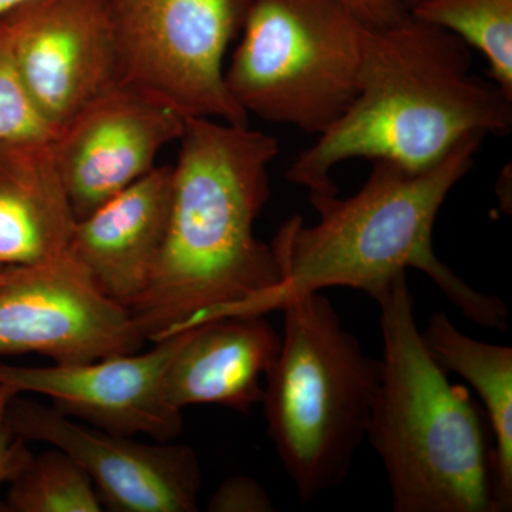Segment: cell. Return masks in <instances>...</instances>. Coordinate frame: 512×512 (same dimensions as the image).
Listing matches in <instances>:
<instances>
[{
    "label": "cell",
    "mask_w": 512,
    "mask_h": 512,
    "mask_svg": "<svg viewBox=\"0 0 512 512\" xmlns=\"http://www.w3.org/2000/svg\"><path fill=\"white\" fill-rule=\"evenodd\" d=\"M178 141L163 251L128 308L151 343L208 320L261 316L281 284L271 245L254 231L271 197L278 140L248 124L185 117Z\"/></svg>",
    "instance_id": "cell-1"
},
{
    "label": "cell",
    "mask_w": 512,
    "mask_h": 512,
    "mask_svg": "<svg viewBox=\"0 0 512 512\" xmlns=\"http://www.w3.org/2000/svg\"><path fill=\"white\" fill-rule=\"evenodd\" d=\"M470 49L454 33L410 13L393 25L366 26L355 99L296 157L288 180L309 195L335 194L330 174L350 158L421 171L463 138L507 134L512 97L471 72Z\"/></svg>",
    "instance_id": "cell-2"
},
{
    "label": "cell",
    "mask_w": 512,
    "mask_h": 512,
    "mask_svg": "<svg viewBox=\"0 0 512 512\" xmlns=\"http://www.w3.org/2000/svg\"><path fill=\"white\" fill-rule=\"evenodd\" d=\"M485 136L463 138L426 170L375 160L357 194L309 195L319 221H286L271 247L281 284L261 306V316L281 308L293 293L346 286L379 298L407 269H419L447 299L481 328H508L500 298L470 288L433 249L437 215L454 185L473 168Z\"/></svg>",
    "instance_id": "cell-3"
},
{
    "label": "cell",
    "mask_w": 512,
    "mask_h": 512,
    "mask_svg": "<svg viewBox=\"0 0 512 512\" xmlns=\"http://www.w3.org/2000/svg\"><path fill=\"white\" fill-rule=\"evenodd\" d=\"M383 357L366 439L396 512H503L487 414L448 382L417 328L406 275L376 299Z\"/></svg>",
    "instance_id": "cell-4"
},
{
    "label": "cell",
    "mask_w": 512,
    "mask_h": 512,
    "mask_svg": "<svg viewBox=\"0 0 512 512\" xmlns=\"http://www.w3.org/2000/svg\"><path fill=\"white\" fill-rule=\"evenodd\" d=\"M279 309L284 335L261 404L276 453L306 504L348 477L369 429L380 362L320 292L293 293Z\"/></svg>",
    "instance_id": "cell-5"
},
{
    "label": "cell",
    "mask_w": 512,
    "mask_h": 512,
    "mask_svg": "<svg viewBox=\"0 0 512 512\" xmlns=\"http://www.w3.org/2000/svg\"><path fill=\"white\" fill-rule=\"evenodd\" d=\"M365 28L340 0H252L228 92L248 116L319 136L355 99Z\"/></svg>",
    "instance_id": "cell-6"
},
{
    "label": "cell",
    "mask_w": 512,
    "mask_h": 512,
    "mask_svg": "<svg viewBox=\"0 0 512 512\" xmlns=\"http://www.w3.org/2000/svg\"><path fill=\"white\" fill-rule=\"evenodd\" d=\"M121 82L184 117L248 124L224 79V59L252 0H107Z\"/></svg>",
    "instance_id": "cell-7"
},
{
    "label": "cell",
    "mask_w": 512,
    "mask_h": 512,
    "mask_svg": "<svg viewBox=\"0 0 512 512\" xmlns=\"http://www.w3.org/2000/svg\"><path fill=\"white\" fill-rule=\"evenodd\" d=\"M144 343L130 309L101 291L70 249L18 266L0 288V357L37 353L74 365L133 355Z\"/></svg>",
    "instance_id": "cell-8"
},
{
    "label": "cell",
    "mask_w": 512,
    "mask_h": 512,
    "mask_svg": "<svg viewBox=\"0 0 512 512\" xmlns=\"http://www.w3.org/2000/svg\"><path fill=\"white\" fill-rule=\"evenodd\" d=\"M0 42L55 134L121 82L107 0H26L0 15Z\"/></svg>",
    "instance_id": "cell-9"
},
{
    "label": "cell",
    "mask_w": 512,
    "mask_h": 512,
    "mask_svg": "<svg viewBox=\"0 0 512 512\" xmlns=\"http://www.w3.org/2000/svg\"><path fill=\"white\" fill-rule=\"evenodd\" d=\"M6 427L29 443L59 448L92 478L101 504L114 512H195L201 491L197 454L184 444H146L83 426L35 400H10Z\"/></svg>",
    "instance_id": "cell-10"
},
{
    "label": "cell",
    "mask_w": 512,
    "mask_h": 512,
    "mask_svg": "<svg viewBox=\"0 0 512 512\" xmlns=\"http://www.w3.org/2000/svg\"><path fill=\"white\" fill-rule=\"evenodd\" d=\"M184 123L164 101L120 82L64 124L53 146L76 221L154 170Z\"/></svg>",
    "instance_id": "cell-11"
},
{
    "label": "cell",
    "mask_w": 512,
    "mask_h": 512,
    "mask_svg": "<svg viewBox=\"0 0 512 512\" xmlns=\"http://www.w3.org/2000/svg\"><path fill=\"white\" fill-rule=\"evenodd\" d=\"M178 342L180 332L154 342L148 352L74 365L0 363V383L18 393L49 397L59 412L90 426L168 443L183 429L181 412L168 406L163 393L165 367Z\"/></svg>",
    "instance_id": "cell-12"
},
{
    "label": "cell",
    "mask_w": 512,
    "mask_h": 512,
    "mask_svg": "<svg viewBox=\"0 0 512 512\" xmlns=\"http://www.w3.org/2000/svg\"><path fill=\"white\" fill-rule=\"evenodd\" d=\"M173 165L156 167L77 220L70 252L97 286L130 308L156 272L170 218Z\"/></svg>",
    "instance_id": "cell-13"
},
{
    "label": "cell",
    "mask_w": 512,
    "mask_h": 512,
    "mask_svg": "<svg viewBox=\"0 0 512 512\" xmlns=\"http://www.w3.org/2000/svg\"><path fill=\"white\" fill-rule=\"evenodd\" d=\"M279 348L281 336L262 316H231L180 330L165 367V402L178 412L194 404L248 412L264 400L261 382Z\"/></svg>",
    "instance_id": "cell-14"
},
{
    "label": "cell",
    "mask_w": 512,
    "mask_h": 512,
    "mask_svg": "<svg viewBox=\"0 0 512 512\" xmlns=\"http://www.w3.org/2000/svg\"><path fill=\"white\" fill-rule=\"evenodd\" d=\"M74 224L53 138H0V265L63 254Z\"/></svg>",
    "instance_id": "cell-15"
},
{
    "label": "cell",
    "mask_w": 512,
    "mask_h": 512,
    "mask_svg": "<svg viewBox=\"0 0 512 512\" xmlns=\"http://www.w3.org/2000/svg\"><path fill=\"white\" fill-rule=\"evenodd\" d=\"M430 355L446 373L474 387L494 436L495 480L503 512L512 507V349L470 338L444 312L421 332Z\"/></svg>",
    "instance_id": "cell-16"
},
{
    "label": "cell",
    "mask_w": 512,
    "mask_h": 512,
    "mask_svg": "<svg viewBox=\"0 0 512 512\" xmlns=\"http://www.w3.org/2000/svg\"><path fill=\"white\" fill-rule=\"evenodd\" d=\"M409 13L483 53L491 80L512 97V0H424Z\"/></svg>",
    "instance_id": "cell-17"
},
{
    "label": "cell",
    "mask_w": 512,
    "mask_h": 512,
    "mask_svg": "<svg viewBox=\"0 0 512 512\" xmlns=\"http://www.w3.org/2000/svg\"><path fill=\"white\" fill-rule=\"evenodd\" d=\"M3 510L10 512H100L99 494L92 478L69 454L50 447L32 454L10 481Z\"/></svg>",
    "instance_id": "cell-18"
},
{
    "label": "cell",
    "mask_w": 512,
    "mask_h": 512,
    "mask_svg": "<svg viewBox=\"0 0 512 512\" xmlns=\"http://www.w3.org/2000/svg\"><path fill=\"white\" fill-rule=\"evenodd\" d=\"M33 106L15 66L0 42V138H55Z\"/></svg>",
    "instance_id": "cell-19"
},
{
    "label": "cell",
    "mask_w": 512,
    "mask_h": 512,
    "mask_svg": "<svg viewBox=\"0 0 512 512\" xmlns=\"http://www.w3.org/2000/svg\"><path fill=\"white\" fill-rule=\"evenodd\" d=\"M211 512H272L275 505L264 487L249 477H231L218 485L208 501Z\"/></svg>",
    "instance_id": "cell-20"
},
{
    "label": "cell",
    "mask_w": 512,
    "mask_h": 512,
    "mask_svg": "<svg viewBox=\"0 0 512 512\" xmlns=\"http://www.w3.org/2000/svg\"><path fill=\"white\" fill-rule=\"evenodd\" d=\"M19 394L8 384L0 383V484L10 483L32 457L26 441L12 436L6 427V412L10 400Z\"/></svg>",
    "instance_id": "cell-21"
},
{
    "label": "cell",
    "mask_w": 512,
    "mask_h": 512,
    "mask_svg": "<svg viewBox=\"0 0 512 512\" xmlns=\"http://www.w3.org/2000/svg\"><path fill=\"white\" fill-rule=\"evenodd\" d=\"M340 2L356 18L372 28L393 25L409 15V10L404 8L400 0H340Z\"/></svg>",
    "instance_id": "cell-22"
},
{
    "label": "cell",
    "mask_w": 512,
    "mask_h": 512,
    "mask_svg": "<svg viewBox=\"0 0 512 512\" xmlns=\"http://www.w3.org/2000/svg\"><path fill=\"white\" fill-rule=\"evenodd\" d=\"M16 268H18V266L0 265V288H3V286L8 284L10 279L13 278V275H15L16 272Z\"/></svg>",
    "instance_id": "cell-23"
},
{
    "label": "cell",
    "mask_w": 512,
    "mask_h": 512,
    "mask_svg": "<svg viewBox=\"0 0 512 512\" xmlns=\"http://www.w3.org/2000/svg\"><path fill=\"white\" fill-rule=\"evenodd\" d=\"M26 2V0H0V15L8 12V10L16 8L20 3Z\"/></svg>",
    "instance_id": "cell-24"
},
{
    "label": "cell",
    "mask_w": 512,
    "mask_h": 512,
    "mask_svg": "<svg viewBox=\"0 0 512 512\" xmlns=\"http://www.w3.org/2000/svg\"><path fill=\"white\" fill-rule=\"evenodd\" d=\"M400 2H402L404 8H406L410 12V10L416 8V6L420 5V3L424 2V0H400Z\"/></svg>",
    "instance_id": "cell-25"
}]
</instances>
